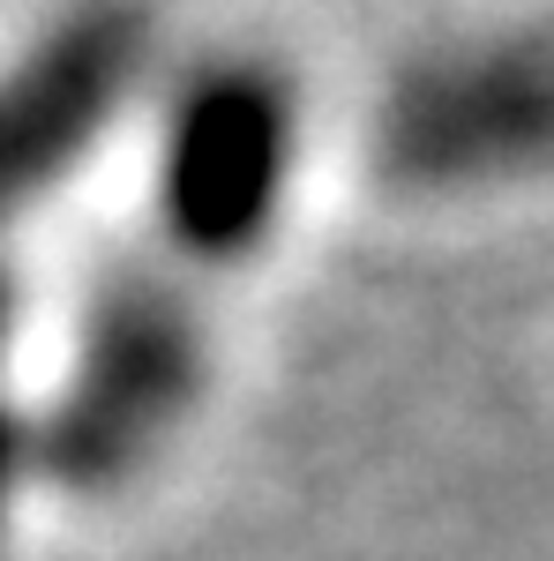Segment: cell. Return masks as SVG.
<instances>
[{"instance_id": "6da1fadb", "label": "cell", "mask_w": 554, "mask_h": 561, "mask_svg": "<svg viewBox=\"0 0 554 561\" xmlns=\"http://www.w3.org/2000/svg\"><path fill=\"white\" fill-rule=\"evenodd\" d=\"M203 382L211 322L195 285L158 255H105L76 300L68 359L31 412V479L60 494L128 486L203 404Z\"/></svg>"}, {"instance_id": "7a4b0ae2", "label": "cell", "mask_w": 554, "mask_h": 561, "mask_svg": "<svg viewBox=\"0 0 554 561\" xmlns=\"http://www.w3.org/2000/svg\"><path fill=\"white\" fill-rule=\"evenodd\" d=\"M299 158V98L293 83L217 53L188 68L158 121V232L180 262H248L278 232L285 187Z\"/></svg>"}, {"instance_id": "3957f363", "label": "cell", "mask_w": 554, "mask_h": 561, "mask_svg": "<svg viewBox=\"0 0 554 561\" xmlns=\"http://www.w3.org/2000/svg\"><path fill=\"white\" fill-rule=\"evenodd\" d=\"M150 23L128 0H83L53 15L0 68V232L38 210L68 173L113 135L121 105L143 83Z\"/></svg>"}, {"instance_id": "277c9868", "label": "cell", "mask_w": 554, "mask_h": 561, "mask_svg": "<svg viewBox=\"0 0 554 561\" xmlns=\"http://www.w3.org/2000/svg\"><path fill=\"white\" fill-rule=\"evenodd\" d=\"M547 150V53L532 38L434 53L389 90L375 158L405 187H479Z\"/></svg>"}, {"instance_id": "5b68a950", "label": "cell", "mask_w": 554, "mask_h": 561, "mask_svg": "<svg viewBox=\"0 0 554 561\" xmlns=\"http://www.w3.org/2000/svg\"><path fill=\"white\" fill-rule=\"evenodd\" d=\"M23 479H31V412L0 382V531H8V510H15Z\"/></svg>"}, {"instance_id": "8992f818", "label": "cell", "mask_w": 554, "mask_h": 561, "mask_svg": "<svg viewBox=\"0 0 554 561\" xmlns=\"http://www.w3.org/2000/svg\"><path fill=\"white\" fill-rule=\"evenodd\" d=\"M15 322H23V277L0 248V367H8V345H15Z\"/></svg>"}]
</instances>
